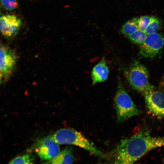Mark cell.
I'll return each instance as SVG.
<instances>
[{"instance_id": "cell-1", "label": "cell", "mask_w": 164, "mask_h": 164, "mask_svg": "<svg viewBox=\"0 0 164 164\" xmlns=\"http://www.w3.org/2000/svg\"><path fill=\"white\" fill-rule=\"evenodd\" d=\"M164 146V136H155L143 128L129 137L122 139L118 145L114 163L132 164L146 153Z\"/></svg>"}, {"instance_id": "cell-2", "label": "cell", "mask_w": 164, "mask_h": 164, "mask_svg": "<svg viewBox=\"0 0 164 164\" xmlns=\"http://www.w3.org/2000/svg\"><path fill=\"white\" fill-rule=\"evenodd\" d=\"M50 136L58 144L75 145L86 150L95 156L102 158L105 157L102 152L81 132L73 129H61Z\"/></svg>"}, {"instance_id": "cell-3", "label": "cell", "mask_w": 164, "mask_h": 164, "mask_svg": "<svg viewBox=\"0 0 164 164\" xmlns=\"http://www.w3.org/2000/svg\"><path fill=\"white\" fill-rule=\"evenodd\" d=\"M114 103L117 119L122 122L141 113L125 89L119 77L114 98Z\"/></svg>"}, {"instance_id": "cell-4", "label": "cell", "mask_w": 164, "mask_h": 164, "mask_svg": "<svg viewBox=\"0 0 164 164\" xmlns=\"http://www.w3.org/2000/svg\"><path fill=\"white\" fill-rule=\"evenodd\" d=\"M126 78L131 86L143 95L154 89L150 84L147 69L137 60L132 63L125 72Z\"/></svg>"}, {"instance_id": "cell-5", "label": "cell", "mask_w": 164, "mask_h": 164, "mask_svg": "<svg viewBox=\"0 0 164 164\" xmlns=\"http://www.w3.org/2000/svg\"><path fill=\"white\" fill-rule=\"evenodd\" d=\"M18 56L14 50L3 44L0 46V82L7 81L12 75L18 60Z\"/></svg>"}, {"instance_id": "cell-6", "label": "cell", "mask_w": 164, "mask_h": 164, "mask_svg": "<svg viewBox=\"0 0 164 164\" xmlns=\"http://www.w3.org/2000/svg\"><path fill=\"white\" fill-rule=\"evenodd\" d=\"M164 46V36L157 32L147 36L144 43L140 45L139 54L145 58H152L156 56Z\"/></svg>"}, {"instance_id": "cell-7", "label": "cell", "mask_w": 164, "mask_h": 164, "mask_svg": "<svg viewBox=\"0 0 164 164\" xmlns=\"http://www.w3.org/2000/svg\"><path fill=\"white\" fill-rule=\"evenodd\" d=\"M144 95L149 111L156 117L164 118V93L153 89Z\"/></svg>"}, {"instance_id": "cell-8", "label": "cell", "mask_w": 164, "mask_h": 164, "mask_svg": "<svg viewBox=\"0 0 164 164\" xmlns=\"http://www.w3.org/2000/svg\"><path fill=\"white\" fill-rule=\"evenodd\" d=\"M22 24L21 19L15 15H3L0 19L1 33L5 38H13L19 32Z\"/></svg>"}, {"instance_id": "cell-9", "label": "cell", "mask_w": 164, "mask_h": 164, "mask_svg": "<svg viewBox=\"0 0 164 164\" xmlns=\"http://www.w3.org/2000/svg\"><path fill=\"white\" fill-rule=\"evenodd\" d=\"M58 144L50 136L42 139L36 151L41 160H50L57 155L60 152Z\"/></svg>"}, {"instance_id": "cell-10", "label": "cell", "mask_w": 164, "mask_h": 164, "mask_svg": "<svg viewBox=\"0 0 164 164\" xmlns=\"http://www.w3.org/2000/svg\"><path fill=\"white\" fill-rule=\"evenodd\" d=\"M109 73V70L106 62L103 58L92 68L91 73L92 85H94L105 81L108 78Z\"/></svg>"}, {"instance_id": "cell-11", "label": "cell", "mask_w": 164, "mask_h": 164, "mask_svg": "<svg viewBox=\"0 0 164 164\" xmlns=\"http://www.w3.org/2000/svg\"><path fill=\"white\" fill-rule=\"evenodd\" d=\"M74 160L72 149L67 147L62 150L55 157L46 163L51 164H72Z\"/></svg>"}, {"instance_id": "cell-12", "label": "cell", "mask_w": 164, "mask_h": 164, "mask_svg": "<svg viewBox=\"0 0 164 164\" xmlns=\"http://www.w3.org/2000/svg\"><path fill=\"white\" fill-rule=\"evenodd\" d=\"M138 19L133 18L125 23L120 29L121 33L127 37L138 29Z\"/></svg>"}, {"instance_id": "cell-13", "label": "cell", "mask_w": 164, "mask_h": 164, "mask_svg": "<svg viewBox=\"0 0 164 164\" xmlns=\"http://www.w3.org/2000/svg\"><path fill=\"white\" fill-rule=\"evenodd\" d=\"M162 26V22L158 18L154 16H150L149 23L144 31L147 35L157 32Z\"/></svg>"}, {"instance_id": "cell-14", "label": "cell", "mask_w": 164, "mask_h": 164, "mask_svg": "<svg viewBox=\"0 0 164 164\" xmlns=\"http://www.w3.org/2000/svg\"><path fill=\"white\" fill-rule=\"evenodd\" d=\"M147 36L144 30L138 29L127 37L133 43L141 45L144 43Z\"/></svg>"}, {"instance_id": "cell-15", "label": "cell", "mask_w": 164, "mask_h": 164, "mask_svg": "<svg viewBox=\"0 0 164 164\" xmlns=\"http://www.w3.org/2000/svg\"><path fill=\"white\" fill-rule=\"evenodd\" d=\"M34 159V157L32 155L26 154L14 158L10 161L9 163L32 164Z\"/></svg>"}, {"instance_id": "cell-16", "label": "cell", "mask_w": 164, "mask_h": 164, "mask_svg": "<svg viewBox=\"0 0 164 164\" xmlns=\"http://www.w3.org/2000/svg\"><path fill=\"white\" fill-rule=\"evenodd\" d=\"M0 2L3 8L8 11L13 10L18 6L17 0H0Z\"/></svg>"}, {"instance_id": "cell-17", "label": "cell", "mask_w": 164, "mask_h": 164, "mask_svg": "<svg viewBox=\"0 0 164 164\" xmlns=\"http://www.w3.org/2000/svg\"><path fill=\"white\" fill-rule=\"evenodd\" d=\"M150 17L147 15H144L138 17V29L144 30L148 25Z\"/></svg>"}, {"instance_id": "cell-18", "label": "cell", "mask_w": 164, "mask_h": 164, "mask_svg": "<svg viewBox=\"0 0 164 164\" xmlns=\"http://www.w3.org/2000/svg\"><path fill=\"white\" fill-rule=\"evenodd\" d=\"M32 1H34V0H31Z\"/></svg>"}]
</instances>
